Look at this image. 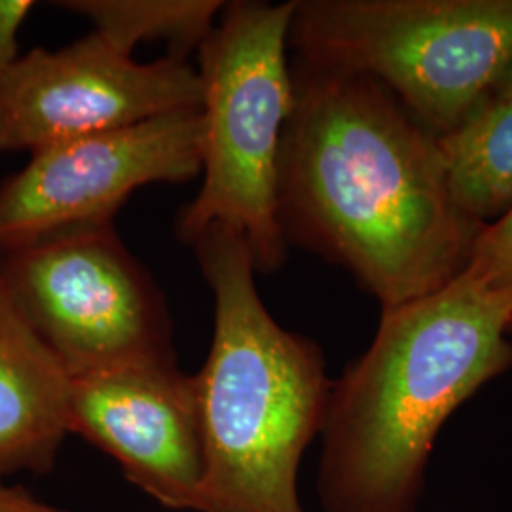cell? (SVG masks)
Instances as JSON below:
<instances>
[{"label": "cell", "mask_w": 512, "mask_h": 512, "mask_svg": "<svg viewBox=\"0 0 512 512\" xmlns=\"http://www.w3.org/2000/svg\"><path fill=\"white\" fill-rule=\"evenodd\" d=\"M277 167L283 238L346 268L382 310L435 293L484 228L450 196L437 137L378 82L294 63Z\"/></svg>", "instance_id": "1"}, {"label": "cell", "mask_w": 512, "mask_h": 512, "mask_svg": "<svg viewBox=\"0 0 512 512\" xmlns=\"http://www.w3.org/2000/svg\"><path fill=\"white\" fill-rule=\"evenodd\" d=\"M511 317L459 274L382 310L365 353L330 387L317 490L325 512H414L446 420L512 366Z\"/></svg>", "instance_id": "2"}, {"label": "cell", "mask_w": 512, "mask_h": 512, "mask_svg": "<svg viewBox=\"0 0 512 512\" xmlns=\"http://www.w3.org/2000/svg\"><path fill=\"white\" fill-rule=\"evenodd\" d=\"M192 245L215 298L211 349L192 376L205 450L200 512H304L298 469L327 414L325 359L264 306L239 230L215 224Z\"/></svg>", "instance_id": "3"}, {"label": "cell", "mask_w": 512, "mask_h": 512, "mask_svg": "<svg viewBox=\"0 0 512 512\" xmlns=\"http://www.w3.org/2000/svg\"><path fill=\"white\" fill-rule=\"evenodd\" d=\"M294 6L296 0L228 2L198 50L203 183L179 213L177 238L192 245L209 226H232L260 274L287 258L277 222V167L293 109L287 46Z\"/></svg>", "instance_id": "4"}, {"label": "cell", "mask_w": 512, "mask_h": 512, "mask_svg": "<svg viewBox=\"0 0 512 512\" xmlns=\"http://www.w3.org/2000/svg\"><path fill=\"white\" fill-rule=\"evenodd\" d=\"M296 61L365 76L435 137L494 92L512 59V0H296Z\"/></svg>", "instance_id": "5"}, {"label": "cell", "mask_w": 512, "mask_h": 512, "mask_svg": "<svg viewBox=\"0 0 512 512\" xmlns=\"http://www.w3.org/2000/svg\"><path fill=\"white\" fill-rule=\"evenodd\" d=\"M0 279L67 374L177 363L164 294L114 224L0 251Z\"/></svg>", "instance_id": "6"}, {"label": "cell", "mask_w": 512, "mask_h": 512, "mask_svg": "<svg viewBox=\"0 0 512 512\" xmlns=\"http://www.w3.org/2000/svg\"><path fill=\"white\" fill-rule=\"evenodd\" d=\"M202 173V112L181 110L31 152L0 183V251L114 224L129 196Z\"/></svg>", "instance_id": "7"}, {"label": "cell", "mask_w": 512, "mask_h": 512, "mask_svg": "<svg viewBox=\"0 0 512 512\" xmlns=\"http://www.w3.org/2000/svg\"><path fill=\"white\" fill-rule=\"evenodd\" d=\"M198 109L202 82L186 59L139 63L90 33L61 50L21 54L0 78V152H35Z\"/></svg>", "instance_id": "8"}, {"label": "cell", "mask_w": 512, "mask_h": 512, "mask_svg": "<svg viewBox=\"0 0 512 512\" xmlns=\"http://www.w3.org/2000/svg\"><path fill=\"white\" fill-rule=\"evenodd\" d=\"M69 433L116 459L169 509L200 512L205 450L192 376L177 363L116 366L71 378Z\"/></svg>", "instance_id": "9"}, {"label": "cell", "mask_w": 512, "mask_h": 512, "mask_svg": "<svg viewBox=\"0 0 512 512\" xmlns=\"http://www.w3.org/2000/svg\"><path fill=\"white\" fill-rule=\"evenodd\" d=\"M71 376L0 279V476L48 473L69 435Z\"/></svg>", "instance_id": "10"}, {"label": "cell", "mask_w": 512, "mask_h": 512, "mask_svg": "<svg viewBox=\"0 0 512 512\" xmlns=\"http://www.w3.org/2000/svg\"><path fill=\"white\" fill-rule=\"evenodd\" d=\"M437 145L450 196L465 217L488 226L512 211V95L490 93Z\"/></svg>", "instance_id": "11"}, {"label": "cell", "mask_w": 512, "mask_h": 512, "mask_svg": "<svg viewBox=\"0 0 512 512\" xmlns=\"http://www.w3.org/2000/svg\"><path fill=\"white\" fill-rule=\"evenodd\" d=\"M220 0H61L55 6L90 19L93 33L118 52L131 55L139 44L165 42L167 55L186 59L198 52L217 25Z\"/></svg>", "instance_id": "12"}, {"label": "cell", "mask_w": 512, "mask_h": 512, "mask_svg": "<svg viewBox=\"0 0 512 512\" xmlns=\"http://www.w3.org/2000/svg\"><path fill=\"white\" fill-rule=\"evenodd\" d=\"M461 274L501 302L512 325V211L480 230Z\"/></svg>", "instance_id": "13"}, {"label": "cell", "mask_w": 512, "mask_h": 512, "mask_svg": "<svg viewBox=\"0 0 512 512\" xmlns=\"http://www.w3.org/2000/svg\"><path fill=\"white\" fill-rule=\"evenodd\" d=\"M33 0H0V78L8 73L19 57V31L35 10Z\"/></svg>", "instance_id": "14"}, {"label": "cell", "mask_w": 512, "mask_h": 512, "mask_svg": "<svg viewBox=\"0 0 512 512\" xmlns=\"http://www.w3.org/2000/svg\"><path fill=\"white\" fill-rule=\"evenodd\" d=\"M0 512H67L50 507L27 490L18 486H6L0 482Z\"/></svg>", "instance_id": "15"}, {"label": "cell", "mask_w": 512, "mask_h": 512, "mask_svg": "<svg viewBox=\"0 0 512 512\" xmlns=\"http://www.w3.org/2000/svg\"><path fill=\"white\" fill-rule=\"evenodd\" d=\"M497 95H512V59L509 65L505 67V71L499 76V80L495 82L494 92Z\"/></svg>", "instance_id": "16"}]
</instances>
